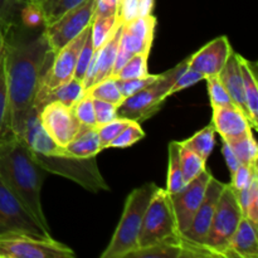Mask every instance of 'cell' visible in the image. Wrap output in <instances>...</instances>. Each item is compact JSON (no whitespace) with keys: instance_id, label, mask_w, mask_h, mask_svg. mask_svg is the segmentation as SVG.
<instances>
[{"instance_id":"10","label":"cell","mask_w":258,"mask_h":258,"mask_svg":"<svg viewBox=\"0 0 258 258\" xmlns=\"http://www.w3.org/2000/svg\"><path fill=\"white\" fill-rule=\"evenodd\" d=\"M90 30L91 24L80 35H77L72 42H70L62 49L55 52L54 58H53L52 63H50L49 68H48L47 73L43 78L39 91L37 93L34 107L43 100L44 96H47L48 93L54 91L55 88L72 80L73 75H75L76 66H77L78 54H80L81 48H82Z\"/></svg>"},{"instance_id":"42","label":"cell","mask_w":258,"mask_h":258,"mask_svg":"<svg viewBox=\"0 0 258 258\" xmlns=\"http://www.w3.org/2000/svg\"><path fill=\"white\" fill-rule=\"evenodd\" d=\"M256 175H258L257 165H242L241 164L238 169L231 174V186L236 191L242 190V189L249 186Z\"/></svg>"},{"instance_id":"24","label":"cell","mask_w":258,"mask_h":258,"mask_svg":"<svg viewBox=\"0 0 258 258\" xmlns=\"http://www.w3.org/2000/svg\"><path fill=\"white\" fill-rule=\"evenodd\" d=\"M17 138L10 121L9 98H8L7 81L4 71V54L0 59V146Z\"/></svg>"},{"instance_id":"5","label":"cell","mask_w":258,"mask_h":258,"mask_svg":"<svg viewBox=\"0 0 258 258\" xmlns=\"http://www.w3.org/2000/svg\"><path fill=\"white\" fill-rule=\"evenodd\" d=\"M32 154L34 160L47 173L57 174L63 178L70 179L92 193L110 190V186L98 169L96 156L80 159L68 154L67 150L58 154H48V155L33 153V151Z\"/></svg>"},{"instance_id":"29","label":"cell","mask_w":258,"mask_h":258,"mask_svg":"<svg viewBox=\"0 0 258 258\" xmlns=\"http://www.w3.org/2000/svg\"><path fill=\"white\" fill-rule=\"evenodd\" d=\"M90 97H92L93 100H101L106 101V102L113 103L118 107V106L122 103V101L125 100L123 96L121 95L120 90H118L117 85L115 82V78L110 77L106 78V80L101 81V82L95 83L91 87H88L86 90Z\"/></svg>"},{"instance_id":"2","label":"cell","mask_w":258,"mask_h":258,"mask_svg":"<svg viewBox=\"0 0 258 258\" xmlns=\"http://www.w3.org/2000/svg\"><path fill=\"white\" fill-rule=\"evenodd\" d=\"M45 173L47 171L34 160L24 139L17 136L0 146V178L34 218L50 231L40 199Z\"/></svg>"},{"instance_id":"28","label":"cell","mask_w":258,"mask_h":258,"mask_svg":"<svg viewBox=\"0 0 258 258\" xmlns=\"http://www.w3.org/2000/svg\"><path fill=\"white\" fill-rule=\"evenodd\" d=\"M184 146L193 150L194 153L198 154L203 160L207 161V159L211 156L213 151L214 145H216V130L212 123L207 125L198 133L194 134L193 136L188 138L186 140L180 141Z\"/></svg>"},{"instance_id":"46","label":"cell","mask_w":258,"mask_h":258,"mask_svg":"<svg viewBox=\"0 0 258 258\" xmlns=\"http://www.w3.org/2000/svg\"><path fill=\"white\" fill-rule=\"evenodd\" d=\"M93 108H95V117L97 126L117 118V106L113 105V103L101 100H93Z\"/></svg>"},{"instance_id":"23","label":"cell","mask_w":258,"mask_h":258,"mask_svg":"<svg viewBox=\"0 0 258 258\" xmlns=\"http://www.w3.org/2000/svg\"><path fill=\"white\" fill-rule=\"evenodd\" d=\"M86 95V88L83 87V83L81 81L72 78L68 82H66L64 85L59 86L58 88H55L54 91L48 93L47 96L43 97V100L35 106L37 110H40L45 103L53 102V101H58V102H62L63 105L70 106L72 107L76 102H77L80 98H82Z\"/></svg>"},{"instance_id":"39","label":"cell","mask_w":258,"mask_h":258,"mask_svg":"<svg viewBox=\"0 0 258 258\" xmlns=\"http://www.w3.org/2000/svg\"><path fill=\"white\" fill-rule=\"evenodd\" d=\"M130 121L131 120H126V118L117 117L107 123L96 126L98 138H100L101 149H102V150L108 149V145H110L111 141H112L115 138H117L118 134H120L121 131H122L123 128L128 125V123H130Z\"/></svg>"},{"instance_id":"16","label":"cell","mask_w":258,"mask_h":258,"mask_svg":"<svg viewBox=\"0 0 258 258\" xmlns=\"http://www.w3.org/2000/svg\"><path fill=\"white\" fill-rule=\"evenodd\" d=\"M224 186H226V184L219 181L214 176H212L208 185H207L203 201H202L190 226H189V228L184 233H181L185 238L197 242V243L204 244L207 234H208L209 228H211L214 212L217 209V204H218V201L221 198V194L223 191Z\"/></svg>"},{"instance_id":"32","label":"cell","mask_w":258,"mask_h":258,"mask_svg":"<svg viewBox=\"0 0 258 258\" xmlns=\"http://www.w3.org/2000/svg\"><path fill=\"white\" fill-rule=\"evenodd\" d=\"M117 25V17H93L91 22V38L95 49L102 47L112 35Z\"/></svg>"},{"instance_id":"13","label":"cell","mask_w":258,"mask_h":258,"mask_svg":"<svg viewBox=\"0 0 258 258\" xmlns=\"http://www.w3.org/2000/svg\"><path fill=\"white\" fill-rule=\"evenodd\" d=\"M39 111V120L45 133L59 146H66L80 133L82 125L73 113L72 107L53 101L45 103Z\"/></svg>"},{"instance_id":"8","label":"cell","mask_w":258,"mask_h":258,"mask_svg":"<svg viewBox=\"0 0 258 258\" xmlns=\"http://www.w3.org/2000/svg\"><path fill=\"white\" fill-rule=\"evenodd\" d=\"M75 252L52 237L0 234V258H75Z\"/></svg>"},{"instance_id":"4","label":"cell","mask_w":258,"mask_h":258,"mask_svg":"<svg viewBox=\"0 0 258 258\" xmlns=\"http://www.w3.org/2000/svg\"><path fill=\"white\" fill-rule=\"evenodd\" d=\"M188 67V58L166 72L160 73L158 80L135 95L125 98L117 107V117L141 123L153 117L161 110L164 101L169 97V91L179 76Z\"/></svg>"},{"instance_id":"11","label":"cell","mask_w":258,"mask_h":258,"mask_svg":"<svg viewBox=\"0 0 258 258\" xmlns=\"http://www.w3.org/2000/svg\"><path fill=\"white\" fill-rule=\"evenodd\" d=\"M155 27L156 18L153 14L123 23L121 28L120 42H118L112 77L134 54L150 53Z\"/></svg>"},{"instance_id":"12","label":"cell","mask_w":258,"mask_h":258,"mask_svg":"<svg viewBox=\"0 0 258 258\" xmlns=\"http://www.w3.org/2000/svg\"><path fill=\"white\" fill-rule=\"evenodd\" d=\"M95 12V0H85L77 7L66 12L52 24L44 27L45 37L55 52L72 42L91 24Z\"/></svg>"},{"instance_id":"48","label":"cell","mask_w":258,"mask_h":258,"mask_svg":"<svg viewBox=\"0 0 258 258\" xmlns=\"http://www.w3.org/2000/svg\"><path fill=\"white\" fill-rule=\"evenodd\" d=\"M222 143H223L222 144V154H223L227 166H228L229 171H231V174H232V173H234L237 169H238V166L241 165V163L238 161L237 156L234 155V153H233V150L231 149V146H229L224 140H222Z\"/></svg>"},{"instance_id":"35","label":"cell","mask_w":258,"mask_h":258,"mask_svg":"<svg viewBox=\"0 0 258 258\" xmlns=\"http://www.w3.org/2000/svg\"><path fill=\"white\" fill-rule=\"evenodd\" d=\"M18 23L27 29L44 28V17L42 8L38 3H23L20 7Z\"/></svg>"},{"instance_id":"25","label":"cell","mask_w":258,"mask_h":258,"mask_svg":"<svg viewBox=\"0 0 258 258\" xmlns=\"http://www.w3.org/2000/svg\"><path fill=\"white\" fill-rule=\"evenodd\" d=\"M224 141L231 146L234 155L237 156V159H238L242 165H257L258 146L253 138L252 130L247 131L243 135Z\"/></svg>"},{"instance_id":"40","label":"cell","mask_w":258,"mask_h":258,"mask_svg":"<svg viewBox=\"0 0 258 258\" xmlns=\"http://www.w3.org/2000/svg\"><path fill=\"white\" fill-rule=\"evenodd\" d=\"M72 111L82 126H92V127L97 126L95 108H93V98L90 97L87 93L72 106Z\"/></svg>"},{"instance_id":"45","label":"cell","mask_w":258,"mask_h":258,"mask_svg":"<svg viewBox=\"0 0 258 258\" xmlns=\"http://www.w3.org/2000/svg\"><path fill=\"white\" fill-rule=\"evenodd\" d=\"M243 217L251 222L254 227H258V175H256L249 185V197L247 202Z\"/></svg>"},{"instance_id":"19","label":"cell","mask_w":258,"mask_h":258,"mask_svg":"<svg viewBox=\"0 0 258 258\" xmlns=\"http://www.w3.org/2000/svg\"><path fill=\"white\" fill-rule=\"evenodd\" d=\"M218 78L227 90V92L231 96L234 105L244 113L249 122L248 111H247L246 102H244V92H243V78H242L241 66H239L237 53H232L231 57L228 58L224 67L222 68L221 72L218 73ZM251 125V123H249ZM252 127V126H251Z\"/></svg>"},{"instance_id":"17","label":"cell","mask_w":258,"mask_h":258,"mask_svg":"<svg viewBox=\"0 0 258 258\" xmlns=\"http://www.w3.org/2000/svg\"><path fill=\"white\" fill-rule=\"evenodd\" d=\"M213 108L212 125L223 140L237 138L252 130L244 113L237 106L228 105Z\"/></svg>"},{"instance_id":"30","label":"cell","mask_w":258,"mask_h":258,"mask_svg":"<svg viewBox=\"0 0 258 258\" xmlns=\"http://www.w3.org/2000/svg\"><path fill=\"white\" fill-rule=\"evenodd\" d=\"M180 143V141H179ZM206 160L180 143V166L184 181L189 183L207 169Z\"/></svg>"},{"instance_id":"1","label":"cell","mask_w":258,"mask_h":258,"mask_svg":"<svg viewBox=\"0 0 258 258\" xmlns=\"http://www.w3.org/2000/svg\"><path fill=\"white\" fill-rule=\"evenodd\" d=\"M54 54L45 37L44 28L32 37L22 35L19 23L8 28L4 71L10 121L18 138H22L24 133L28 116L34 108L35 97Z\"/></svg>"},{"instance_id":"26","label":"cell","mask_w":258,"mask_h":258,"mask_svg":"<svg viewBox=\"0 0 258 258\" xmlns=\"http://www.w3.org/2000/svg\"><path fill=\"white\" fill-rule=\"evenodd\" d=\"M181 233L160 242V243L153 244L146 248H139L138 251L133 252L128 257L133 258H180L181 254Z\"/></svg>"},{"instance_id":"27","label":"cell","mask_w":258,"mask_h":258,"mask_svg":"<svg viewBox=\"0 0 258 258\" xmlns=\"http://www.w3.org/2000/svg\"><path fill=\"white\" fill-rule=\"evenodd\" d=\"M168 178H166V190L169 194L180 191L185 186L180 166V143L171 141L168 148Z\"/></svg>"},{"instance_id":"20","label":"cell","mask_w":258,"mask_h":258,"mask_svg":"<svg viewBox=\"0 0 258 258\" xmlns=\"http://www.w3.org/2000/svg\"><path fill=\"white\" fill-rule=\"evenodd\" d=\"M121 28H122V23L117 19V25H116L112 35L106 40V43L102 47L98 48V49H95L96 68L93 85L106 80V78L112 77L116 54H117L118 49V42H120Z\"/></svg>"},{"instance_id":"47","label":"cell","mask_w":258,"mask_h":258,"mask_svg":"<svg viewBox=\"0 0 258 258\" xmlns=\"http://www.w3.org/2000/svg\"><path fill=\"white\" fill-rule=\"evenodd\" d=\"M120 0H95L93 17H117Z\"/></svg>"},{"instance_id":"34","label":"cell","mask_w":258,"mask_h":258,"mask_svg":"<svg viewBox=\"0 0 258 258\" xmlns=\"http://www.w3.org/2000/svg\"><path fill=\"white\" fill-rule=\"evenodd\" d=\"M82 2L85 0H44L40 4L44 17V27L52 24L66 12L80 5Z\"/></svg>"},{"instance_id":"18","label":"cell","mask_w":258,"mask_h":258,"mask_svg":"<svg viewBox=\"0 0 258 258\" xmlns=\"http://www.w3.org/2000/svg\"><path fill=\"white\" fill-rule=\"evenodd\" d=\"M258 257V237L257 228L242 218L238 227L234 231L228 248L226 252V258H257Z\"/></svg>"},{"instance_id":"37","label":"cell","mask_w":258,"mask_h":258,"mask_svg":"<svg viewBox=\"0 0 258 258\" xmlns=\"http://www.w3.org/2000/svg\"><path fill=\"white\" fill-rule=\"evenodd\" d=\"M207 90H208L209 98H211L212 107H221V106L234 105L231 96L227 92L224 86L219 81L218 76H209L206 78ZM236 106V105H234Z\"/></svg>"},{"instance_id":"14","label":"cell","mask_w":258,"mask_h":258,"mask_svg":"<svg viewBox=\"0 0 258 258\" xmlns=\"http://www.w3.org/2000/svg\"><path fill=\"white\" fill-rule=\"evenodd\" d=\"M212 173L206 169L201 175L185 184L178 193L170 194L171 206L179 233H184L190 226L199 206L204 198L207 185L212 179Z\"/></svg>"},{"instance_id":"15","label":"cell","mask_w":258,"mask_h":258,"mask_svg":"<svg viewBox=\"0 0 258 258\" xmlns=\"http://www.w3.org/2000/svg\"><path fill=\"white\" fill-rule=\"evenodd\" d=\"M233 52L228 38L221 35L188 57V68L202 73L206 80L209 76L218 75Z\"/></svg>"},{"instance_id":"31","label":"cell","mask_w":258,"mask_h":258,"mask_svg":"<svg viewBox=\"0 0 258 258\" xmlns=\"http://www.w3.org/2000/svg\"><path fill=\"white\" fill-rule=\"evenodd\" d=\"M153 9L154 0H120L117 19L123 24L136 18L150 15Z\"/></svg>"},{"instance_id":"38","label":"cell","mask_w":258,"mask_h":258,"mask_svg":"<svg viewBox=\"0 0 258 258\" xmlns=\"http://www.w3.org/2000/svg\"><path fill=\"white\" fill-rule=\"evenodd\" d=\"M160 75H146L144 77L139 78H128V80H118V78H115V82L117 85L118 90H120L121 95L123 96V98H127L130 96L135 95L139 91L144 90L145 87L150 86L151 83L155 82L159 78Z\"/></svg>"},{"instance_id":"33","label":"cell","mask_w":258,"mask_h":258,"mask_svg":"<svg viewBox=\"0 0 258 258\" xmlns=\"http://www.w3.org/2000/svg\"><path fill=\"white\" fill-rule=\"evenodd\" d=\"M148 58L149 53L134 54L113 77L118 80H128V78H139L149 75Z\"/></svg>"},{"instance_id":"43","label":"cell","mask_w":258,"mask_h":258,"mask_svg":"<svg viewBox=\"0 0 258 258\" xmlns=\"http://www.w3.org/2000/svg\"><path fill=\"white\" fill-rule=\"evenodd\" d=\"M204 80V76L202 73L197 72V71L190 70V68L186 67L185 70L181 72V75L179 76L178 80L174 82V85L171 86L170 91H169V97L173 96L174 93L176 92H180V91L185 90V88L191 87L194 86L196 83L201 82V81Z\"/></svg>"},{"instance_id":"36","label":"cell","mask_w":258,"mask_h":258,"mask_svg":"<svg viewBox=\"0 0 258 258\" xmlns=\"http://www.w3.org/2000/svg\"><path fill=\"white\" fill-rule=\"evenodd\" d=\"M145 133L141 128L140 123L136 122V121H130L127 126L121 131L117 135V138L113 139L112 141L108 145V149H125L128 146L134 145L138 141L143 140Z\"/></svg>"},{"instance_id":"22","label":"cell","mask_w":258,"mask_h":258,"mask_svg":"<svg viewBox=\"0 0 258 258\" xmlns=\"http://www.w3.org/2000/svg\"><path fill=\"white\" fill-rule=\"evenodd\" d=\"M66 150L72 156L80 159H87L97 155L100 151H102V149L96 127L82 126L76 138L66 146Z\"/></svg>"},{"instance_id":"50","label":"cell","mask_w":258,"mask_h":258,"mask_svg":"<svg viewBox=\"0 0 258 258\" xmlns=\"http://www.w3.org/2000/svg\"><path fill=\"white\" fill-rule=\"evenodd\" d=\"M23 3H38V4H42L44 0H22Z\"/></svg>"},{"instance_id":"6","label":"cell","mask_w":258,"mask_h":258,"mask_svg":"<svg viewBox=\"0 0 258 258\" xmlns=\"http://www.w3.org/2000/svg\"><path fill=\"white\" fill-rule=\"evenodd\" d=\"M242 218L243 214L236 190L232 188L231 184H226L204 242V244L213 252L214 256L226 258L229 241Z\"/></svg>"},{"instance_id":"49","label":"cell","mask_w":258,"mask_h":258,"mask_svg":"<svg viewBox=\"0 0 258 258\" xmlns=\"http://www.w3.org/2000/svg\"><path fill=\"white\" fill-rule=\"evenodd\" d=\"M9 27H7V25H4V24H0V59H2L3 54H4L5 37H7V32H8V28Z\"/></svg>"},{"instance_id":"9","label":"cell","mask_w":258,"mask_h":258,"mask_svg":"<svg viewBox=\"0 0 258 258\" xmlns=\"http://www.w3.org/2000/svg\"><path fill=\"white\" fill-rule=\"evenodd\" d=\"M12 233L52 237L0 178V234Z\"/></svg>"},{"instance_id":"7","label":"cell","mask_w":258,"mask_h":258,"mask_svg":"<svg viewBox=\"0 0 258 258\" xmlns=\"http://www.w3.org/2000/svg\"><path fill=\"white\" fill-rule=\"evenodd\" d=\"M179 234L171 206L170 194L165 188H158L144 216L139 248H146Z\"/></svg>"},{"instance_id":"41","label":"cell","mask_w":258,"mask_h":258,"mask_svg":"<svg viewBox=\"0 0 258 258\" xmlns=\"http://www.w3.org/2000/svg\"><path fill=\"white\" fill-rule=\"evenodd\" d=\"M93 53H95V47H93L92 44V38H91V30H90L85 43H83L82 48H81L80 54H78L77 66H76V71H75V75H73V78H76V80L82 82L83 78H85L86 76V72H87L88 70V66H90L91 63V59H92Z\"/></svg>"},{"instance_id":"3","label":"cell","mask_w":258,"mask_h":258,"mask_svg":"<svg viewBox=\"0 0 258 258\" xmlns=\"http://www.w3.org/2000/svg\"><path fill=\"white\" fill-rule=\"evenodd\" d=\"M158 188L156 184L146 183L128 194L112 239L101 258H127L133 252L138 251L144 216Z\"/></svg>"},{"instance_id":"44","label":"cell","mask_w":258,"mask_h":258,"mask_svg":"<svg viewBox=\"0 0 258 258\" xmlns=\"http://www.w3.org/2000/svg\"><path fill=\"white\" fill-rule=\"evenodd\" d=\"M22 0H0V24L7 27L18 23Z\"/></svg>"},{"instance_id":"21","label":"cell","mask_w":258,"mask_h":258,"mask_svg":"<svg viewBox=\"0 0 258 258\" xmlns=\"http://www.w3.org/2000/svg\"><path fill=\"white\" fill-rule=\"evenodd\" d=\"M239 66L242 71V78H243V92L244 102H246L247 111L249 116V123L252 128L258 127V83L256 67L252 62L242 57L237 53Z\"/></svg>"}]
</instances>
